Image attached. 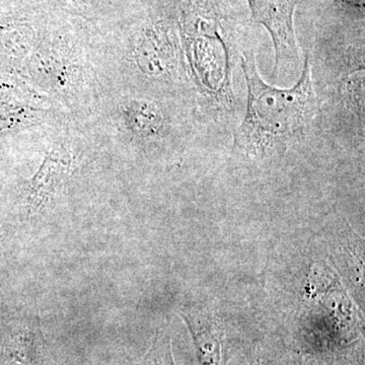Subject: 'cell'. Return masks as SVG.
I'll return each mask as SVG.
<instances>
[{"instance_id": "obj_4", "label": "cell", "mask_w": 365, "mask_h": 365, "mask_svg": "<svg viewBox=\"0 0 365 365\" xmlns=\"http://www.w3.org/2000/svg\"><path fill=\"white\" fill-rule=\"evenodd\" d=\"M188 327L198 365H227L225 332L216 319L203 312L180 313Z\"/></svg>"}, {"instance_id": "obj_2", "label": "cell", "mask_w": 365, "mask_h": 365, "mask_svg": "<svg viewBox=\"0 0 365 365\" xmlns=\"http://www.w3.org/2000/svg\"><path fill=\"white\" fill-rule=\"evenodd\" d=\"M184 21L199 86L212 102H230V54L251 16L237 0H187Z\"/></svg>"}, {"instance_id": "obj_5", "label": "cell", "mask_w": 365, "mask_h": 365, "mask_svg": "<svg viewBox=\"0 0 365 365\" xmlns=\"http://www.w3.org/2000/svg\"><path fill=\"white\" fill-rule=\"evenodd\" d=\"M71 168V153L66 146L57 144L33 178L31 189L34 200L50 198L68 176Z\"/></svg>"}, {"instance_id": "obj_1", "label": "cell", "mask_w": 365, "mask_h": 365, "mask_svg": "<svg viewBox=\"0 0 365 365\" xmlns=\"http://www.w3.org/2000/svg\"><path fill=\"white\" fill-rule=\"evenodd\" d=\"M242 73L248 102L232 151L241 157L263 158L285 150L307 133L318 112V98L312 78L311 62L306 55L299 81L292 88H276L261 78L254 49L245 50Z\"/></svg>"}, {"instance_id": "obj_6", "label": "cell", "mask_w": 365, "mask_h": 365, "mask_svg": "<svg viewBox=\"0 0 365 365\" xmlns=\"http://www.w3.org/2000/svg\"><path fill=\"white\" fill-rule=\"evenodd\" d=\"M163 29L153 31L141 43L139 63L153 76H162L174 68L176 64V49Z\"/></svg>"}, {"instance_id": "obj_8", "label": "cell", "mask_w": 365, "mask_h": 365, "mask_svg": "<svg viewBox=\"0 0 365 365\" xmlns=\"http://www.w3.org/2000/svg\"><path fill=\"white\" fill-rule=\"evenodd\" d=\"M365 0H326L334 13L348 23L364 26Z\"/></svg>"}, {"instance_id": "obj_9", "label": "cell", "mask_w": 365, "mask_h": 365, "mask_svg": "<svg viewBox=\"0 0 365 365\" xmlns=\"http://www.w3.org/2000/svg\"><path fill=\"white\" fill-rule=\"evenodd\" d=\"M143 365H176L167 334L158 333Z\"/></svg>"}, {"instance_id": "obj_3", "label": "cell", "mask_w": 365, "mask_h": 365, "mask_svg": "<svg viewBox=\"0 0 365 365\" xmlns=\"http://www.w3.org/2000/svg\"><path fill=\"white\" fill-rule=\"evenodd\" d=\"M307 0H247L255 25L265 29L275 53L274 74L279 76L300 62L294 16L297 7Z\"/></svg>"}, {"instance_id": "obj_7", "label": "cell", "mask_w": 365, "mask_h": 365, "mask_svg": "<svg viewBox=\"0 0 365 365\" xmlns=\"http://www.w3.org/2000/svg\"><path fill=\"white\" fill-rule=\"evenodd\" d=\"M127 117L132 130L143 137L158 135L165 126L160 108L148 101L132 102L127 110Z\"/></svg>"}]
</instances>
